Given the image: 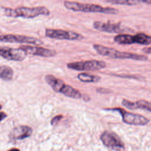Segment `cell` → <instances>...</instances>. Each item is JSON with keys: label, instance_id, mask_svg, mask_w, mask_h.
I'll return each mask as SVG.
<instances>
[{"label": "cell", "instance_id": "18", "mask_svg": "<svg viewBox=\"0 0 151 151\" xmlns=\"http://www.w3.org/2000/svg\"><path fill=\"white\" fill-rule=\"evenodd\" d=\"M107 3L116 5L133 6L141 3L140 0H104Z\"/></svg>", "mask_w": 151, "mask_h": 151}, {"label": "cell", "instance_id": "2", "mask_svg": "<svg viewBox=\"0 0 151 151\" xmlns=\"http://www.w3.org/2000/svg\"><path fill=\"white\" fill-rule=\"evenodd\" d=\"M64 5L67 9L76 12H98L112 15H116L119 13V11L116 8L103 7L96 4H83L77 2L65 1L64 2Z\"/></svg>", "mask_w": 151, "mask_h": 151}, {"label": "cell", "instance_id": "15", "mask_svg": "<svg viewBox=\"0 0 151 151\" xmlns=\"http://www.w3.org/2000/svg\"><path fill=\"white\" fill-rule=\"evenodd\" d=\"M114 41L119 44H137L136 34L134 35L127 34H120L114 37Z\"/></svg>", "mask_w": 151, "mask_h": 151}, {"label": "cell", "instance_id": "4", "mask_svg": "<svg viewBox=\"0 0 151 151\" xmlns=\"http://www.w3.org/2000/svg\"><path fill=\"white\" fill-rule=\"evenodd\" d=\"M5 15L10 17H22L24 18H34L39 15H49L50 14L48 9L45 6L25 7L21 6L16 9L5 8Z\"/></svg>", "mask_w": 151, "mask_h": 151}, {"label": "cell", "instance_id": "11", "mask_svg": "<svg viewBox=\"0 0 151 151\" xmlns=\"http://www.w3.org/2000/svg\"><path fill=\"white\" fill-rule=\"evenodd\" d=\"M19 48L24 50L27 54H31L42 57H51L55 56L57 54V51L55 50L43 47L23 45H21Z\"/></svg>", "mask_w": 151, "mask_h": 151}, {"label": "cell", "instance_id": "5", "mask_svg": "<svg viewBox=\"0 0 151 151\" xmlns=\"http://www.w3.org/2000/svg\"><path fill=\"white\" fill-rule=\"evenodd\" d=\"M106 110L118 111L122 116V121L127 124L134 126H145L150 122V120L146 117L139 114L132 113L122 108H112L105 109Z\"/></svg>", "mask_w": 151, "mask_h": 151}, {"label": "cell", "instance_id": "7", "mask_svg": "<svg viewBox=\"0 0 151 151\" xmlns=\"http://www.w3.org/2000/svg\"><path fill=\"white\" fill-rule=\"evenodd\" d=\"M45 35L48 38L57 40L81 41L84 38L81 34L77 32L59 29L47 28L45 31Z\"/></svg>", "mask_w": 151, "mask_h": 151}, {"label": "cell", "instance_id": "9", "mask_svg": "<svg viewBox=\"0 0 151 151\" xmlns=\"http://www.w3.org/2000/svg\"><path fill=\"white\" fill-rule=\"evenodd\" d=\"M0 42L10 43H25L36 45H40L44 44L42 41L35 37L15 34L0 35Z\"/></svg>", "mask_w": 151, "mask_h": 151}, {"label": "cell", "instance_id": "23", "mask_svg": "<svg viewBox=\"0 0 151 151\" xmlns=\"http://www.w3.org/2000/svg\"><path fill=\"white\" fill-rule=\"evenodd\" d=\"M141 2H143V3H146L147 4H150L151 3V0H140Z\"/></svg>", "mask_w": 151, "mask_h": 151}, {"label": "cell", "instance_id": "17", "mask_svg": "<svg viewBox=\"0 0 151 151\" xmlns=\"http://www.w3.org/2000/svg\"><path fill=\"white\" fill-rule=\"evenodd\" d=\"M14 76L13 70L9 66H0V78L5 81H10L12 79Z\"/></svg>", "mask_w": 151, "mask_h": 151}, {"label": "cell", "instance_id": "22", "mask_svg": "<svg viewBox=\"0 0 151 151\" xmlns=\"http://www.w3.org/2000/svg\"><path fill=\"white\" fill-rule=\"evenodd\" d=\"M150 50H151L150 47H145L142 50V51L143 52H145V53H147V54H150V52H151Z\"/></svg>", "mask_w": 151, "mask_h": 151}, {"label": "cell", "instance_id": "21", "mask_svg": "<svg viewBox=\"0 0 151 151\" xmlns=\"http://www.w3.org/2000/svg\"><path fill=\"white\" fill-rule=\"evenodd\" d=\"M6 117H7V114L5 112H4V111L0 112V122L3 120L4 119H5Z\"/></svg>", "mask_w": 151, "mask_h": 151}, {"label": "cell", "instance_id": "6", "mask_svg": "<svg viewBox=\"0 0 151 151\" xmlns=\"http://www.w3.org/2000/svg\"><path fill=\"white\" fill-rule=\"evenodd\" d=\"M106 67V63L103 61L97 60H87L68 63L67 67L76 71H96L101 70Z\"/></svg>", "mask_w": 151, "mask_h": 151}, {"label": "cell", "instance_id": "12", "mask_svg": "<svg viewBox=\"0 0 151 151\" xmlns=\"http://www.w3.org/2000/svg\"><path fill=\"white\" fill-rule=\"evenodd\" d=\"M32 129L27 125H21L14 127L9 134L11 140H23L30 137L32 134Z\"/></svg>", "mask_w": 151, "mask_h": 151}, {"label": "cell", "instance_id": "8", "mask_svg": "<svg viewBox=\"0 0 151 151\" xmlns=\"http://www.w3.org/2000/svg\"><path fill=\"white\" fill-rule=\"evenodd\" d=\"M100 140L107 147L112 150H124V145L120 137L114 132L104 131L100 135Z\"/></svg>", "mask_w": 151, "mask_h": 151}, {"label": "cell", "instance_id": "16", "mask_svg": "<svg viewBox=\"0 0 151 151\" xmlns=\"http://www.w3.org/2000/svg\"><path fill=\"white\" fill-rule=\"evenodd\" d=\"M77 78L83 83H97L101 80V77L97 75H92L86 73H81L77 75Z\"/></svg>", "mask_w": 151, "mask_h": 151}, {"label": "cell", "instance_id": "20", "mask_svg": "<svg viewBox=\"0 0 151 151\" xmlns=\"http://www.w3.org/2000/svg\"><path fill=\"white\" fill-rule=\"evenodd\" d=\"M96 91L99 93L101 94H108L110 93H111L112 91H111L110 89L108 88H97L96 89Z\"/></svg>", "mask_w": 151, "mask_h": 151}, {"label": "cell", "instance_id": "24", "mask_svg": "<svg viewBox=\"0 0 151 151\" xmlns=\"http://www.w3.org/2000/svg\"><path fill=\"white\" fill-rule=\"evenodd\" d=\"M1 108H2V105H1V104H0V110L1 109Z\"/></svg>", "mask_w": 151, "mask_h": 151}, {"label": "cell", "instance_id": "14", "mask_svg": "<svg viewBox=\"0 0 151 151\" xmlns=\"http://www.w3.org/2000/svg\"><path fill=\"white\" fill-rule=\"evenodd\" d=\"M122 104L124 107L130 110L134 109H143L148 111H151L150 103L145 100H139L136 101H131L126 99H123L122 101Z\"/></svg>", "mask_w": 151, "mask_h": 151}, {"label": "cell", "instance_id": "1", "mask_svg": "<svg viewBox=\"0 0 151 151\" xmlns=\"http://www.w3.org/2000/svg\"><path fill=\"white\" fill-rule=\"evenodd\" d=\"M45 80L55 92L63 94L68 97L75 99L82 98L86 101L90 100V98L88 96L82 94L77 89L65 84L62 80L57 78L53 75H46L45 76Z\"/></svg>", "mask_w": 151, "mask_h": 151}, {"label": "cell", "instance_id": "10", "mask_svg": "<svg viewBox=\"0 0 151 151\" xmlns=\"http://www.w3.org/2000/svg\"><path fill=\"white\" fill-rule=\"evenodd\" d=\"M27 55V52L21 48L0 47V56L8 60L21 61L25 59Z\"/></svg>", "mask_w": 151, "mask_h": 151}, {"label": "cell", "instance_id": "13", "mask_svg": "<svg viewBox=\"0 0 151 151\" xmlns=\"http://www.w3.org/2000/svg\"><path fill=\"white\" fill-rule=\"evenodd\" d=\"M93 25L96 29L101 32L108 33H120L123 32V29L119 23L95 21L93 22Z\"/></svg>", "mask_w": 151, "mask_h": 151}, {"label": "cell", "instance_id": "3", "mask_svg": "<svg viewBox=\"0 0 151 151\" xmlns=\"http://www.w3.org/2000/svg\"><path fill=\"white\" fill-rule=\"evenodd\" d=\"M93 48L100 55L113 59H131L138 61H146L148 57L145 55L122 52L116 49L100 44H93Z\"/></svg>", "mask_w": 151, "mask_h": 151}, {"label": "cell", "instance_id": "19", "mask_svg": "<svg viewBox=\"0 0 151 151\" xmlns=\"http://www.w3.org/2000/svg\"><path fill=\"white\" fill-rule=\"evenodd\" d=\"M63 115L61 114H59V115H57L55 116H54L51 120V125L52 126H55L57 125L58 122L61 120V119L63 118Z\"/></svg>", "mask_w": 151, "mask_h": 151}]
</instances>
